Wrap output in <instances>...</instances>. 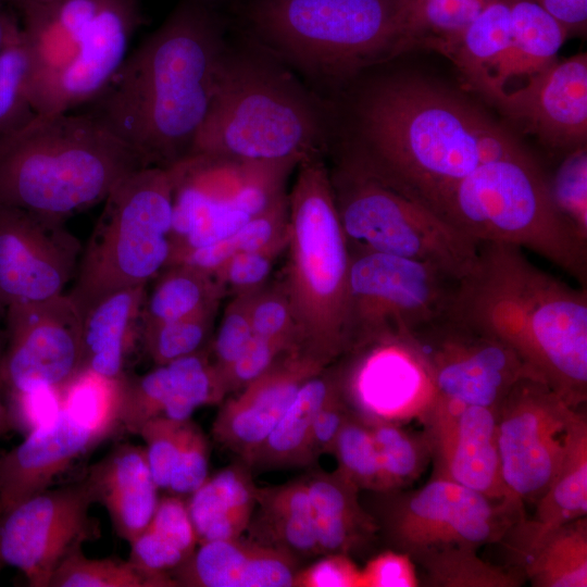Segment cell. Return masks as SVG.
<instances>
[{"label": "cell", "instance_id": "1", "mask_svg": "<svg viewBox=\"0 0 587 587\" xmlns=\"http://www.w3.org/2000/svg\"><path fill=\"white\" fill-rule=\"evenodd\" d=\"M227 54L212 1L180 0L86 111L145 166L170 167L190 155Z\"/></svg>", "mask_w": 587, "mask_h": 587}, {"label": "cell", "instance_id": "2", "mask_svg": "<svg viewBox=\"0 0 587 587\" xmlns=\"http://www.w3.org/2000/svg\"><path fill=\"white\" fill-rule=\"evenodd\" d=\"M358 151L348 158L433 212L479 165L529 153L461 95L415 76L374 85L357 109Z\"/></svg>", "mask_w": 587, "mask_h": 587}, {"label": "cell", "instance_id": "3", "mask_svg": "<svg viewBox=\"0 0 587 587\" xmlns=\"http://www.w3.org/2000/svg\"><path fill=\"white\" fill-rule=\"evenodd\" d=\"M447 312L513 349L572 407L586 401V287L564 284L515 246L482 242Z\"/></svg>", "mask_w": 587, "mask_h": 587}, {"label": "cell", "instance_id": "4", "mask_svg": "<svg viewBox=\"0 0 587 587\" xmlns=\"http://www.w3.org/2000/svg\"><path fill=\"white\" fill-rule=\"evenodd\" d=\"M146 167L92 113L36 117L0 138V205L64 222Z\"/></svg>", "mask_w": 587, "mask_h": 587}, {"label": "cell", "instance_id": "5", "mask_svg": "<svg viewBox=\"0 0 587 587\" xmlns=\"http://www.w3.org/2000/svg\"><path fill=\"white\" fill-rule=\"evenodd\" d=\"M17 12L39 117L90 104L125 62L145 22L139 0H52Z\"/></svg>", "mask_w": 587, "mask_h": 587}, {"label": "cell", "instance_id": "6", "mask_svg": "<svg viewBox=\"0 0 587 587\" xmlns=\"http://www.w3.org/2000/svg\"><path fill=\"white\" fill-rule=\"evenodd\" d=\"M319 109L280 65L263 57H226L190 154L249 163L299 164L321 154Z\"/></svg>", "mask_w": 587, "mask_h": 587}, {"label": "cell", "instance_id": "7", "mask_svg": "<svg viewBox=\"0 0 587 587\" xmlns=\"http://www.w3.org/2000/svg\"><path fill=\"white\" fill-rule=\"evenodd\" d=\"M297 167L288 195V260L280 284L294 314L298 348L329 365L347 351L351 257L321 154Z\"/></svg>", "mask_w": 587, "mask_h": 587}, {"label": "cell", "instance_id": "8", "mask_svg": "<svg viewBox=\"0 0 587 587\" xmlns=\"http://www.w3.org/2000/svg\"><path fill=\"white\" fill-rule=\"evenodd\" d=\"M434 212L478 243L528 249L587 282V245L558 213L530 153L492 160L461 179Z\"/></svg>", "mask_w": 587, "mask_h": 587}, {"label": "cell", "instance_id": "9", "mask_svg": "<svg viewBox=\"0 0 587 587\" xmlns=\"http://www.w3.org/2000/svg\"><path fill=\"white\" fill-rule=\"evenodd\" d=\"M245 14L268 47L329 78L394 58L400 27L398 0H248Z\"/></svg>", "mask_w": 587, "mask_h": 587}, {"label": "cell", "instance_id": "10", "mask_svg": "<svg viewBox=\"0 0 587 587\" xmlns=\"http://www.w3.org/2000/svg\"><path fill=\"white\" fill-rule=\"evenodd\" d=\"M174 184L173 165L146 166L105 198L68 292L82 314L111 291L146 286L167 266Z\"/></svg>", "mask_w": 587, "mask_h": 587}, {"label": "cell", "instance_id": "11", "mask_svg": "<svg viewBox=\"0 0 587 587\" xmlns=\"http://www.w3.org/2000/svg\"><path fill=\"white\" fill-rule=\"evenodd\" d=\"M350 254L377 252L427 262L459 280L479 243L430 209L347 159L330 176Z\"/></svg>", "mask_w": 587, "mask_h": 587}, {"label": "cell", "instance_id": "12", "mask_svg": "<svg viewBox=\"0 0 587 587\" xmlns=\"http://www.w3.org/2000/svg\"><path fill=\"white\" fill-rule=\"evenodd\" d=\"M350 257L346 353L408 337L448 311L458 280L436 265L377 252Z\"/></svg>", "mask_w": 587, "mask_h": 587}, {"label": "cell", "instance_id": "13", "mask_svg": "<svg viewBox=\"0 0 587 587\" xmlns=\"http://www.w3.org/2000/svg\"><path fill=\"white\" fill-rule=\"evenodd\" d=\"M524 513L453 480L433 477L417 490L395 496L382 528L396 550L415 555L449 546L478 549L507 535Z\"/></svg>", "mask_w": 587, "mask_h": 587}, {"label": "cell", "instance_id": "14", "mask_svg": "<svg viewBox=\"0 0 587 587\" xmlns=\"http://www.w3.org/2000/svg\"><path fill=\"white\" fill-rule=\"evenodd\" d=\"M574 408L548 384L523 378L497 411L501 475L509 500L521 510L535 504L562 463Z\"/></svg>", "mask_w": 587, "mask_h": 587}, {"label": "cell", "instance_id": "15", "mask_svg": "<svg viewBox=\"0 0 587 587\" xmlns=\"http://www.w3.org/2000/svg\"><path fill=\"white\" fill-rule=\"evenodd\" d=\"M408 338L422 357L436 395L446 399L498 411L519 380L540 379L504 342L448 312Z\"/></svg>", "mask_w": 587, "mask_h": 587}, {"label": "cell", "instance_id": "16", "mask_svg": "<svg viewBox=\"0 0 587 587\" xmlns=\"http://www.w3.org/2000/svg\"><path fill=\"white\" fill-rule=\"evenodd\" d=\"M93 503L85 479L21 502L1 516V561L22 572L30 586L49 587L60 563L93 537Z\"/></svg>", "mask_w": 587, "mask_h": 587}, {"label": "cell", "instance_id": "17", "mask_svg": "<svg viewBox=\"0 0 587 587\" xmlns=\"http://www.w3.org/2000/svg\"><path fill=\"white\" fill-rule=\"evenodd\" d=\"M4 315L3 399L60 388L80 370L83 314L68 294L9 307Z\"/></svg>", "mask_w": 587, "mask_h": 587}, {"label": "cell", "instance_id": "18", "mask_svg": "<svg viewBox=\"0 0 587 587\" xmlns=\"http://www.w3.org/2000/svg\"><path fill=\"white\" fill-rule=\"evenodd\" d=\"M82 251L64 222L0 205V312L64 294Z\"/></svg>", "mask_w": 587, "mask_h": 587}, {"label": "cell", "instance_id": "19", "mask_svg": "<svg viewBox=\"0 0 587 587\" xmlns=\"http://www.w3.org/2000/svg\"><path fill=\"white\" fill-rule=\"evenodd\" d=\"M346 354L351 360L339 369L340 385L353 413L367 421L398 423L423 419L428 412L436 390L408 337L377 339Z\"/></svg>", "mask_w": 587, "mask_h": 587}, {"label": "cell", "instance_id": "20", "mask_svg": "<svg viewBox=\"0 0 587 587\" xmlns=\"http://www.w3.org/2000/svg\"><path fill=\"white\" fill-rule=\"evenodd\" d=\"M422 420L435 453V477L459 483L494 501L511 502L501 475L497 411L436 395Z\"/></svg>", "mask_w": 587, "mask_h": 587}, {"label": "cell", "instance_id": "21", "mask_svg": "<svg viewBox=\"0 0 587 587\" xmlns=\"http://www.w3.org/2000/svg\"><path fill=\"white\" fill-rule=\"evenodd\" d=\"M494 104L549 148L571 151L586 146V53L555 60Z\"/></svg>", "mask_w": 587, "mask_h": 587}, {"label": "cell", "instance_id": "22", "mask_svg": "<svg viewBox=\"0 0 587 587\" xmlns=\"http://www.w3.org/2000/svg\"><path fill=\"white\" fill-rule=\"evenodd\" d=\"M328 365L300 349L283 354L265 373L223 400L214 439L246 461L264 441L301 385Z\"/></svg>", "mask_w": 587, "mask_h": 587}, {"label": "cell", "instance_id": "23", "mask_svg": "<svg viewBox=\"0 0 587 587\" xmlns=\"http://www.w3.org/2000/svg\"><path fill=\"white\" fill-rule=\"evenodd\" d=\"M104 435L63 410L32 428L17 446L0 455L2 515L48 489Z\"/></svg>", "mask_w": 587, "mask_h": 587}, {"label": "cell", "instance_id": "24", "mask_svg": "<svg viewBox=\"0 0 587 587\" xmlns=\"http://www.w3.org/2000/svg\"><path fill=\"white\" fill-rule=\"evenodd\" d=\"M226 396L207 350L155 365L141 376L121 378L120 426L133 434L150 420L190 419L202 405Z\"/></svg>", "mask_w": 587, "mask_h": 587}, {"label": "cell", "instance_id": "25", "mask_svg": "<svg viewBox=\"0 0 587 587\" xmlns=\"http://www.w3.org/2000/svg\"><path fill=\"white\" fill-rule=\"evenodd\" d=\"M298 571L290 554L240 536L200 544L168 575L175 586L288 587Z\"/></svg>", "mask_w": 587, "mask_h": 587}, {"label": "cell", "instance_id": "26", "mask_svg": "<svg viewBox=\"0 0 587 587\" xmlns=\"http://www.w3.org/2000/svg\"><path fill=\"white\" fill-rule=\"evenodd\" d=\"M84 479L122 539L130 542L149 524L159 501V487L143 447H115L90 466Z\"/></svg>", "mask_w": 587, "mask_h": 587}, {"label": "cell", "instance_id": "27", "mask_svg": "<svg viewBox=\"0 0 587 587\" xmlns=\"http://www.w3.org/2000/svg\"><path fill=\"white\" fill-rule=\"evenodd\" d=\"M586 514L587 420L579 409L571 424L559 471L535 503L533 516L520 519L508 532L514 534L513 549L523 561L555 529Z\"/></svg>", "mask_w": 587, "mask_h": 587}, {"label": "cell", "instance_id": "28", "mask_svg": "<svg viewBox=\"0 0 587 587\" xmlns=\"http://www.w3.org/2000/svg\"><path fill=\"white\" fill-rule=\"evenodd\" d=\"M146 286L111 291L83 313L82 363L110 378H120L135 339H139Z\"/></svg>", "mask_w": 587, "mask_h": 587}, {"label": "cell", "instance_id": "29", "mask_svg": "<svg viewBox=\"0 0 587 587\" xmlns=\"http://www.w3.org/2000/svg\"><path fill=\"white\" fill-rule=\"evenodd\" d=\"M512 42L509 0L487 3L445 52L473 90L495 103L502 96V77Z\"/></svg>", "mask_w": 587, "mask_h": 587}, {"label": "cell", "instance_id": "30", "mask_svg": "<svg viewBox=\"0 0 587 587\" xmlns=\"http://www.w3.org/2000/svg\"><path fill=\"white\" fill-rule=\"evenodd\" d=\"M250 538L284 551L296 560L322 555L304 478L258 487Z\"/></svg>", "mask_w": 587, "mask_h": 587}, {"label": "cell", "instance_id": "31", "mask_svg": "<svg viewBox=\"0 0 587 587\" xmlns=\"http://www.w3.org/2000/svg\"><path fill=\"white\" fill-rule=\"evenodd\" d=\"M304 480L322 555H349L374 538L377 522L361 505L359 489L350 480L337 471L315 472Z\"/></svg>", "mask_w": 587, "mask_h": 587}, {"label": "cell", "instance_id": "32", "mask_svg": "<svg viewBox=\"0 0 587 587\" xmlns=\"http://www.w3.org/2000/svg\"><path fill=\"white\" fill-rule=\"evenodd\" d=\"M250 466L240 460L207 479L187 501L198 545L232 539L247 530L257 505Z\"/></svg>", "mask_w": 587, "mask_h": 587}, {"label": "cell", "instance_id": "33", "mask_svg": "<svg viewBox=\"0 0 587 587\" xmlns=\"http://www.w3.org/2000/svg\"><path fill=\"white\" fill-rule=\"evenodd\" d=\"M327 367L301 385L268 436L243 461L251 470L305 466L315 462L312 453L314 416L340 385L339 369Z\"/></svg>", "mask_w": 587, "mask_h": 587}, {"label": "cell", "instance_id": "34", "mask_svg": "<svg viewBox=\"0 0 587 587\" xmlns=\"http://www.w3.org/2000/svg\"><path fill=\"white\" fill-rule=\"evenodd\" d=\"M509 5L512 42L502 77V96L513 83H519L516 89L551 65L567 35L535 0H509Z\"/></svg>", "mask_w": 587, "mask_h": 587}, {"label": "cell", "instance_id": "35", "mask_svg": "<svg viewBox=\"0 0 587 587\" xmlns=\"http://www.w3.org/2000/svg\"><path fill=\"white\" fill-rule=\"evenodd\" d=\"M480 0H428L401 11L394 57L411 49H429L445 54L477 17Z\"/></svg>", "mask_w": 587, "mask_h": 587}, {"label": "cell", "instance_id": "36", "mask_svg": "<svg viewBox=\"0 0 587 587\" xmlns=\"http://www.w3.org/2000/svg\"><path fill=\"white\" fill-rule=\"evenodd\" d=\"M223 296L224 291L213 275L184 264L168 265L146 296L140 326L192 315L220 304Z\"/></svg>", "mask_w": 587, "mask_h": 587}, {"label": "cell", "instance_id": "37", "mask_svg": "<svg viewBox=\"0 0 587 587\" xmlns=\"http://www.w3.org/2000/svg\"><path fill=\"white\" fill-rule=\"evenodd\" d=\"M523 567L535 587H586V516L551 533L523 560Z\"/></svg>", "mask_w": 587, "mask_h": 587}, {"label": "cell", "instance_id": "38", "mask_svg": "<svg viewBox=\"0 0 587 587\" xmlns=\"http://www.w3.org/2000/svg\"><path fill=\"white\" fill-rule=\"evenodd\" d=\"M422 569L421 583L435 587H517L523 584L517 571L486 562L477 549L449 546L412 558Z\"/></svg>", "mask_w": 587, "mask_h": 587}, {"label": "cell", "instance_id": "39", "mask_svg": "<svg viewBox=\"0 0 587 587\" xmlns=\"http://www.w3.org/2000/svg\"><path fill=\"white\" fill-rule=\"evenodd\" d=\"M288 241V195L266 212L250 218L227 238L172 258L167 264H184L213 275L233 255Z\"/></svg>", "mask_w": 587, "mask_h": 587}, {"label": "cell", "instance_id": "40", "mask_svg": "<svg viewBox=\"0 0 587 587\" xmlns=\"http://www.w3.org/2000/svg\"><path fill=\"white\" fill-rule=\"evenodd\" d=\"M29 84L30 60L20 18L0 50V138L24 129L38 117Z\"/></svg>", "mask_w": 587, "mask_h": 587}, {"label": "cell", "instance_id": "41", "mask_svg": "<svg viewBox=\"0 0 587 587\" xmlns=\"http://www.w3.org/2000/svg\"><path fill=\"white\" fill-rule=\"evenodd\" d=\"M121 378L80 369L60 388V407L108 437L120 426Z\"/></svg>", "mask_w": 587, "mask_h": 587}, {"label": "cell", "instance_id": "42", "mask_svg": "<svg viewBox=\"0 0 587 587\" xmlns=\"http://www.w3.org/2000/svg\"><path fill=\"white\" fill-rule=\"evenodd\" d=\"M220 304L178 320L140 326L139 339L155 365L205 349Z\"/></svg>", "mask_w": 587, "mask_h": 587}, {"label": "cell", "instance_id": "43", "mask_svg": "<svg viewBox=\"0 0 587 587\" xmlns=\"http://www.w3.org/2000/svg\"><path fill=\"white\" fill-rule=\"evenodd\" d=\"M49 587H165L159 578L129 560L90 559L83 547L73 550L57 567Z\"/></svg>", "mask_w": 587, "mask_h": 587}, {"label": "cell", "instance_id": "44", "mask_svg": "<svg viewBox=\"0 0 587 587\" xmlns=\"http://www.w3.org/2000/svg\"><path fill=\"white\" fill-rule=\"evenodd\" d=\"M337 472L359 490L387 492L375 441L366 420L351 412L335 441Z\"/></svg>", "mask_w": 587, "mask_h": 587}, {"label": "cell", "instance_id": "45", "mask_svg": "<svg viewBox=\"0 0 587 587\" xmlns=\"http://www.w3.org/2000/svg\"><path fill=\"white\" fill-rule=\"evenodd\" d=\"M367 423L375 441L387 492L415 480L424 469L426 454L430 452L427 439H417L397 423L383 421H367Z\"/></svg>", "mask_w": 587, "mask_h": 587}, {"label": "cell", "instance_id": "46", "mask_svg": "<svg viewBox=\"0 0 587 587\" xmlns=\"http://www.w3.org/2000/svg\"><path fill=\"white\" fill-rule=\"evenodd\" d=\"M552 202L575 236L587 245V149L567 152L551 178H548Z\"/></svg>", "mask_w": 587, "mask_h": 587}, {"label": "cell", "instance_id": "47", "mask_svg": "<svg viewBox=\"0 0 587 587\" xmlns=\"http://www.w3.org/2000/svg\"><path fill=\"white\" fill-rule=\"evenodd\" d=\"M189 420L155 417L147 422L138 433L146 444L143 448L148 464L159 489L168 488L184 447Z\"/></svg>", "mask_w": 587, "mask_h": 587}, {"label": "cell", "instance_id": "48", "mask_svg": "<svg viewBox=\"0 0 587 587\" xmlns=\"http://www.w3.org/2000/svg\"><path fill=\"white\" fill-rule=\"evenodd\" d=\"M287 242L260 250L240 252L227 260L213 274L224 295L230 292L236 296L252 292L266 285L275 260L286 250Z\"/></svg>", "mask_w": 587, "mask_h": 587}, {"label": "cell", "instance_id": "49", "mask_svg": "<svg viewBox=\"0 0 587 587\" xmlns=\"http://www.w3.org/2000/svg\"><path fill=\"white\" fill-rule=\"evenodd\" d=\"M249 315L253 335L285 339L298 348L294 314L280 283L252 292Z\"/></svg>", "mask_w": 587, "mask_h": 587}, {"label": "cell", "instance_id": "50", "mask_svg": "<svg viewBox=\"0 0 587 587\" xmlns=\"http://www.w3.org/2000/svg\"><path fill=\"white\" fill-rule=\"evenodd\" d=\"M252 292L234 296L221 319L212 344L213 359H211L220 378L253 336L249 315Z\"/></svg>", "mask_w": 587, "mask_h": 587}, {"label": "cell", "instance_id": "51", "mask_svg": "<svg viewBox=\"0 0 587 587\" xmlns=\"http://www.w3.org/2000/svg\"><path fill=\"white\" fill-rule=\"evenodd\" d=\"M298 349L285 339H272L253 335L241 354L222 374L226 395L238 391L265 373L283 354Z\"/></svg>", "mask_w": 587, "mask_h": 587}, {"label": "cell", "instance_id": "52", "mask_svg": "<svg viewBox=\"0 0 587 587\" xmlns=\"http://www.w3.org/2000/svg\"><path fill=\"white\" fill-rule=\"evenodd\" d=\"M208 470V440L200 427L189 420L184 447L167 490L178 496L192 494L207 479Z\"/></svg>", "mask_w": 587, "mask_h": 587}, {"label": "cell", "instance_id": "53", "mask_svg": "<svg viewBox=\"0 0 587 587\" xmlns=\"http://www.w3.org/2000/svg\"><path fill=\"white\" fill-rule=\"evenodd\" d=\"M421 585L414 561L401 551L382 552L361 570V587H416Z\"/></svg>", "mask_w": 587, "mask_h": 587}, {"label": "cell", "instance_id": "54", "mask_svg": "<svg viewBox=\"0 0 587 587\" xmlns=\"http://www.w3.org/2000/svg\"><path fill=\"white\" fill-rule=\"evenodd\" d=\"M294 586L361 587V570L348 554H324L315 563L297 572Z\"/></svg>", "mask_w": 587, "mask_h": 587}, {"label": "cell", "instance_id": "55", "mask_svg": "<svg viewBox=\"0 0 587 587\" xmlns=\"http://www.w3.org/2000/svg\"><path fill=\"white\" fill-rule=\"evenodd\" d=\"M339 385L317 410L312 426V453L316 461L322 454H332L337 436L351 414Z\"/></svg>", "mask_w": 587, "mask_h": 587}, {"label": "cell", "instance_id": "56", "mask_svg": "<svg viewBox=\"0 0 587 587\" xmlns=\"http://www.w3.org/2000/svg\"><path fill=\"white\" fill-rule=\"evenodd\" d=\"M566 32L583 28L587 21V0H535Z\"/></svg>", "mask_w": 587, "mask_h": 587}, {"label": "cell", "instance_id": "57", "mask_svg": "<svg viewBox=\"0 0 587 587\" xmlns=\"http://www.w3.org/2000/svg\"><path fill=\"white\" fill-rule=\"evenodd\" d=\"M18 20L17 10L8 0H0V50L10 29Z\"/></svg>", "mask_w": 587, "mask_h": 587}, {"label": "cell", "instance_id": "58", "mask_svg": "<svg viewBox=\"0 0 587 587\" xmlns=\"http://www.w3.org/2000/svg\"><path fill=\"white\" fill-rule=\"evenodd\" d=\"M14 426L12 412L8 403L0 397V436L9 433Z\"/></svg>", "mask_w": 587, "mask_h": 587}, {"label": "cell", "instance_id": "59", "mask_svg": "<svg viewBox=\"0 0 587 587\" xmlns=\"http://www.w3.org/2000/svg\"><path fill=\"white\" fill-rule=\"evenodd\" d=\"M17 11L29 5L41 4L52 0H8Z\"/></svg>", "mask_w": 587, "mask_h": 587}, {"label": "cell", "instance_id": "60", "mask_svg": "<svg viewBox=\"0 0 587 587\" xmlns=\"http://www.w3.org/2000/svg\"><path fill=\"white\" fill-rule=\"evenodd\" d=\"M428 0H398L399 12L415 8Z\"/></svg>", "mask_w": 587, "mask_h": 587}, {"label": "cell", "instance_id": "61", "mask_svg": "<svg viewBox=\"0 0 587 587\" xmlns=\"http://www.w3.org/2000/svg\"><path fill=\"white\" fill-rule=\"evenodd\" d=\"M3 352H4V347H3L1 334H0V397L2 399H3V389H2L1 370H2Z\"/></svg>", "mask_w": 587, "mask_h": 587}, {"label": "cell", "instance_id": "62", "mask_svg": "<svg viewBox=\"0 0 587 587\" xmlns=\"http://www.w3.org/2000/svg\"><path fill=\"white\" fill-rule=\"evenodd\" d=\"M484 4H487L489 2H492V1H497V0H480Z\"/></svg>", "mask_w": 587, "mask_h": 587}, {"label": "cell", "instance_id": "63", "mask_svg": "<svg viewBox=\"0 0 587 587\" xmlns=\"http://www.w3.org/2000/svg\"><path fill=\"white\" fill-rule=\"evenodd\" d=\"M1 516H2V511H1V509H0V520H1ZM0 562H2V561H1V558H0Z\"/></svg>", "mask_w": 587, "mask_h": 587}, {"label": "cell", "instance_id": "64", "mask_svg": "<svg viewBox=\"0 0 587 587\" xmlns=\"http://www.w3.org/2000/svg\"><path fill=\"white\" fill-rule=\"evenodd\" d=\"M212 1V0H211Z\"/></svg>", "mask_w": 587, "mask_h": 587}]
</instances>
